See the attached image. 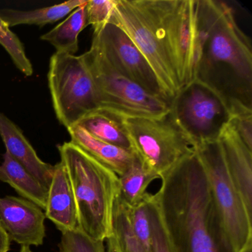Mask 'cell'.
<instances>
[{"instance_id": "obj_1", "label": "cell", "mask_w": 252, "mask_h": 252, "mask_svg": "<svg viewBox=\"0 0 252 252\" xmlns=\"http://www.w3.org/2000/svg\"><path fill=\"white\" fill-rule=\"evenodd\" d=\"M193 82L216 94L231 116L252 113V48L232 8L196 0Z\"/></svg>"}, {"instance_id": "obj_2", "label": "cell", "mask_w": 252, "mask_h": 252, "mask_svg": "<svg viewBox=\"0 0 252 252\" xmlns=\"http://www.w3.org/2000/svg\"><path fill=\"white\" fill-rule=\"evenodd\" d=\"M160 180L153 194L174 252H233L195 151Z\"/></svg>"}, {"instance_id": "obj_3", "label": "cell", "mask_w": 252, "mask_h": 252, "mask_svg": "<svg viewBox=\"0 0 252 252\" xmlns=\"http://www.w3.org/2000/svg\"><path fill=\"white\" fill-rule=\"evenodd\" d=\"M58 149L74 195L78 228L93 239L104 241L113 235L119 176L71 141Z\"/></svg>"}, {"instance_id": "obj_4", "label": "cell", "mask_w": 252, "mask_h": 252, "mask_svg": "<svg viewBox=\"0 0 252 252\" xmlns=\"http://www.w3.org/2000/svg\"><path fill=\"white\" fill-rule=\"evenodd\" d=\"M108 23L120 28L145 57L166 99L181 91L163 17V0H116Z\"/></svg>"}, {"instance_id": "obj_5", "label": "cell", "mask_w": 252, "mask_h": 252, "mask_svg": "<svg viewBox=\"0 0 252 252\" xmlns=\"http://www.w3.org/2000/svg\"><path fill=\"white\" fill-rule=\"evenodd\" d=\"M125 124L132 150L143 165L160 178L194 152L171 109L159 117L125 116Z\"/></svg>"}, {"instance_id": "obj_6", "label": "cell", "mask_w": 252, "mask_h": 252, "mask_svg": "<svg viewBox=\"0 0 252 252\" xmlns=\"http://www.w3.org/2000/svg\"><path fill=\"white\" fill-rule=\"evenodd\" d=\"M206 172L215 207L233 252L252 248V214L236 189L219 141L194 148Z\"/></svg>"}, {"instance_id": "obj_7", "label": "cell", "mask_w": 252, "mask_h": 252, "mask_svg": "<svg viewBox=\"0 0 252 252\" xmlns=\"http://www.w3.org/2000/svg\"><path fill=\"white\" fill-rule=\"evenodd\" d=\"M82 57L94 81L100 108L133 117H159L170 110L171 103L121 74L95 45L91 44Z\"/></svg>"}, {"instance_id": "obj_8", "label": "cell", "mask_w": 252, "mask_h": 252, "mask_svg": "<svg viewBox=\"0 0 252 252\" xmlns=\"http://www.w3.org/2000/svg\"><path fill=\"white\" fill-rule=\"evenodd\" d=\"M48 79L56 116L67 129L100 108L94 81L82 55L56 52L50 60Z\"/></svg>"}, {"instance_id": "obj_9", "label": "cell", "mask_w": 252, "mask_h": 252, "mask_svg": "<svg viewBox=\"0 0 252 252\" xmlns=\"http://www.w3.org/2000/svg\"><path fill=\"white\" fill-rule=\"evenodd\" d=\"M171 110L194 148L218 141L231 119L222 100L195 82L181 89L171 103Z\"/></svg>"}, {"instance_id": "obj_10", "label": "cell", "mask_w": 252, "mask_h": 252, "mask_svg": "<svg viewBox=\"0 0 252 252\" xmlns=\"http://www.w3.org/2000/svg\"><path fill=\"white\" fill-rule=\"evenodd\" d=\"M92 44L121 74L149 94L169 102L145 57L120 28L107 23L98 33H94Z\"/></svg>"}, {"instance_id": "obj_11", "label": "cell", "mask_w": 252, "mask_h": 252, "mask_svg": "<svg viewBox=\"0 0 252 252\" xmlns=\"http://www.w3.org/2000/svg\"><path fill=\"white\" fill-rule=\"evenodd\" d=\"M196 0H163V17L181 89L193 82Z\"/></svg>"}, {"instance_id": "obj_12", "label": "cell", "mask_w": 252, "mask_h": 252, "mask_svg": "<svg viewBox=\"0 0 252 252\" xmlns=\"http://www.w3.org/2000/svg\"><path fill=\"white\" fill-rule=\"evenodd\" d=\"M45 212L37 205L21 197H0V220L11 240L22 246L43 245Z\"/></svg>"}, {"instance_id": "obj_13", "label": "cell", "mask_w": 252, "mask_h": 252, "mask_svg": "<svg viewBox=\"0 0 252 252\" xmlns=\"http://www.w3.org/2000/svg\"><path fill=\"white\" fill-rule=\"evenodd\" d=\"M218 141L230 177L252 214V150L242 141L230 122L221 132Z\"/></svg>"}, {"instance_id": "obj_14", "label": "cell", "mask_w": 252, "mask_h": 252, "mask_svg": "<svg viewBox=\"0 0 252 252\" xmlns=\"http://www.w3.org/2000/svg\"><path fill=\"white\" fill-rule=\"evenodd\" d=\"M0 136L6 151L24 166L40 184L49 188L54 166L41 160L22 129L0 112Z\"/></svg>"}, {"instance_id": "obj_15", "label": "cell", "mask_w": 252, "mask_h": 252, "mask_svg": "<svg viewBox=\"0 0 252 252\" xmlns=\"http://www.w3.org/2000/svg\"><path fill=\"white\" fill-rule=\"evenodd\" d=\"M45 215L62 234L78 228L74 195L68 175L61 161L54 166Z\"/></svg>"}, {"instance_id": "obj_16", "label": "cell", "mask_w": 252, "mask_h": 252, "mask_svg": "<svg viewBox=\"0 0 252 252\" xmlns=\"http://www.w3.org/2000/svg\"><path fill=\"white\" fill-rule=\"evenodd\" d=\"M67 130L71 142L119 177L123 175L138 158L132 150H125L94 138L79 125L71 126Z\"/></svg>"}, {"instance_id": "obj_17", "label": "cell", "mask_w": 252, "mask_h": 252, "mask_svg": "<svg viewBox=\"0 0 252 252\" xmlns=\"http://www.w3.org/2000/svg\"><path fill=\"white\" fill-rule=\"evenodd\" d=\"M76 125L96 139L133 151L124 115L108 109L98 108L84 116Z\"/></svg>"}, {"instance_id": "obj_18", "label": "cell", "mask_w": 252, "mask_h": 252, "mask_svg": "<svg viewBox=\"0 0 252 252\" xmlns=\"http://www.w3.org/2000/svg\"><path fill=\"white\" fill-rule=\"evenodd\" d=\"M0 165V181L9 184L23 198L46 209L48 189L39 182L8 151L4 153Z\"/></svg>"}, {"instance_id": "obj_19", "label": "cell", "mask_w": 252, "mask_h": 252, "mask_svg": "<svg viewBox=\"0 0 252 252\" xmlns=\"http://www.w3.org/2000/svg\"><path fill=\"white\" fill-rule=\"evenodd\" d=\"M86 2L87 0H70L58 5L32 11L5 8L0 10V17L9 27L20 25L43 27L45 25L52 24L64 18L67 14Z\"/></svg>"}, {"instance_id": "obj_20", "label": "cell", "mask_w": 252, "mask_h": 252, "mask_svg": "<svg viewBox=\"0 0 252 252\" xmlns=\"http://www.w3.org/2000/svg\"><path fill=\"white\" fill-rule=\"evenodd\" d=\"M86 4L74 10L51 32L42 35L41 39L51 43L57 52L76 55L79 51V34L88 26Z\"/></svg>"}, {"instance_id": "obj_21", "label": "cell", "mask_w": 252, "mask_h": 252, "mask_svg": "<svg viewBox=\"0 0 252 252\" xmlns=\"http://www.w3.org/2000/svg\"><path fill=\"white\" fill-rule=\"evenodd\" d=\"M156 179H160V177L147 169L138 157L129 169L119 177V197L132 207L146 197L147 188Z\"/></svg>"}, {"instance_id": "obj_22", "label": "cell", "mask_w": 252, "mask_h": 252, "mask_svg": "<svg viewBox=\"0 0 252 252\" xmlns=\"http://www.w3.org/2000/svg\"><path fill=\"white\" fill-rule=\"evenodd\" d=\"M113 216V236L120 252H147L132 228L129 206L119 195L115 203Z\"/></svg>"}, {"instance_id": "obj_23", "label": "cell", "mask_w": 252, "mask_h": 252, "mask_svg": "<svg viewBox=\"0 0 252 252\" xmlns=\"http://www.w3.org/2000/svg\"><path fill=\"white\" fill-rule=\"evenodd\" d=\"M0 45L12 59L16 67L26 76L33 75V69L26 55L24 45L18 36L10 30L8 25L0 17Z\"/></svg>"}, {"instance_id": "obj_24", "label": "cell", "mask_w": 252, "mask_h": 252, "mask_svg": "<svg viewBox=\"0 0 252 252\" xmlns=\"http://www.w3.org/2000/svg\"><path fill=\"white\" fill-rule=\"evenodd\" d=\"M104 242L93 239L76 228L62 234L58 247L60 252H105Z\"/></svg>"}, {"instance_id": "obj_25", "label": "cell", "mask_w": 252, "mask_h": 252, "mask_svg": "<svg viewBox=\"0 0 252 252\" xmlns=\"http://www.w3.org/2000/svg\"><path fill=\"white\" fill-rule=\"evenodd\" d=\"M150 193L138 204L129 207V218L132 228L147 252L151 246V225L149 216V198Z\"/></svg>"}, {"instance_id": "obj_26", "label": "cell", "mask_w": 252, "mask_h": 252, "mask_svg": "<svg viewBox=\"0 0 252 252\" xmlns=\"http://www.w3.org/2000/svg\"><path fill=\"white\" fill-rule=\"evenodd\" d=\"M149 216L151 225L150 252H174L156 204L154 194L151 193L149 198Z\"/></svg>"}, {"instance_id": "obj_27", "label": "cell", "mask_w": 252, "mask_h": 252, "mask_svg": "<svg viewBox=\"0 0 252 252\" xmlns=\"http://www.w3.org/2000/svg\"><path fill=\"white\" fill-rule=\"evenodd\" d=\"M116 4V0H88L86 4L88 24L98 33L108 23Z\"/></svg>"}, {"instance_id": "obj_28", "label": "cell", "mask_w": 252, "mask_h": 252, "mask_svg": "<svg viewBox=\"0 0 252 252\" xmlns=\"http://www.w3.org/2000/svg\"><path fill=\"white\" fill-rule=\"evenodd\" d=\"M229 122L242 141L252 150V113L231 116Z\"/></svg>"}, {"instance_id": "obj_29", "label": "cell", "mask_w": 252, "mask_h": 252, "mask_svg": "<svg viewBox=\"0 0 252 252\" xmlns=\"http://www.w3.org/2000/svg\"><path fill=\"white\" fill-rule=\"evenodd\" d=\"M11 238L0 220V252H8L11 247Z\"/></svg>"}, {"instance_id": "obj_30", "label": "cell", "mask_w": 252, "mask_h": 252, "mask_svg": "<svg viewBox=\"0 0 252 252\" xmlns=\"http://www.w3.org/2000/svg\"><path fill=\"white\" fill-rule=\"evenodd\" d=\"M107 252H120L116 239L113 235L107 239Z\"/></svg>"}, {"instance_id": "obj_31", "label": "cell", "mask_w": 252, "mask_h": 252, "mask_svg": "<svg viewBox=\"0 0 252 252\" xmlns=\"http://www.w3.org/2000/svg\"><path fill=\"white\" fill-rule=\"evenodd\" d=\"M20 252H32L31 250L30 246H22Z\"/></svg>"}, {"instance_id": "obj_32", "label": "cell", "mask_w": 252, "mask_h": 252, "mask_svg": "<svg viewBox=\"0 0 252 252\" xmlns=\"http://www.w3.org/2000/svg\"><path fill=\"white\" fill-rule=\"evenodd\" d=\"M252 252V249H248V250H246V252Z\"/></svg>"}]
</instances>
